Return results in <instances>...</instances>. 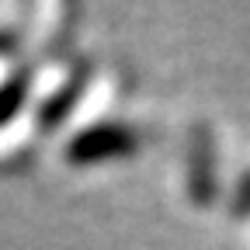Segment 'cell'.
<instances>
[{
  "label": "cell",
  "mask_w": 250,
  "mask_h": 250,
  "mask_svg": "<svg viewBox=\"0 0 250 250\" xmlns=\"http://www.w3.org/2000/svg\"><path fill=\"white\" fill-rule=\"evenodd\" d=\"M139 149V136L129 129V125L118 122H98L90 129L77 132L66 143V160L77 167L87 164H101V160H115V156H129Z\"/></svg>",
  "instance_id": "1"
},
{
  "label": "cell",
  "mask_w": 250,
  "mask_h": 250,
  "mask_svg": "<svg viewBox=\"0 0 250 250\" xmlns=\"http://www.w3.org/2000/svg\"><path fill=\"white\" fill-rule=\"evenodd\" d=\"M83 90H87V70H80L77 77H70V80L39 108V125H42V129H56V125H62V122H66V115L77 108V101H80Z\"/></svg>",
  "instance_id": "2"
},
{
  "label": "cell",
  "mask_w": 250,
  "mask_h": 250,
  "mask_svg": "<svg viewBox=\"0 0 250 250\" xmlns=\"http://www.w3.org/2000/svg\"><path fill=\"white\" fill-rule=\"evenodd\" d=\"M28 98H31V73L28 70H18V73H11L4 83H0V129L11 125L24 111Z\"/></svg>",
  "instance_id": "3"
}]
</instances>
